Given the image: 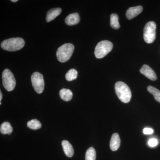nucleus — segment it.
<instances>
[{
    "mask_svg": "<svg viewBox=\"0 0 160 160\" xmlns=\"http://www.w3.org/2000/svg\"><path fill=\"white\" fill-rule=\"evenodd\" d=\"M12 2H18V0H12V1H11Z\"/></svg>",
    "mask_w": 160,
    "mask_h": 160,
    "instance_id": "nucleus-24",
    "label": "nucleus"
},
{
    "mask_svg": "<svg viewBox=\"0 0 160 160\" xmlns=\"http://www.w3.org/2000/svg\"><path fill=\"white\" fill-rule=\"evenodd\" d=\"M96 152L94 148L90 147L87 150L86 154V160H95Z\"/></svg>",
    "mask_w": 160,
    "mask_h": 160,
    "instance_id": "nucleus-20",
    "label": "nucleus"
},
{
    "mask_svg": "<svg viewBox=\"0 0 160 160\" xmlns=\"http://www.w3.org/2000/svg\"><path fill=\"white\" fill-rule=\"evenodd\" d=\"M80 17L78 13H73L69 14L65 19V22L69 26H74L79 22Z\"/></svg>",
    "mask_w": 160,
    "mask_h": 160,
    "instance_id": "nucleus-12",
    "label": "nucleus"
},
{
    "mask_svg": "<svg viewBox=\"0 0 160 160\" xmlns=\"http://www.w3.org/2000/svg\"><path fill=\"white\" fill-rule=\"evenodd\" d=\"M158 144V140L155 138H151L148 141V145L151 147H155Z\"/></svg>",
    "mask_w": 160,
    "mask_h": 160,
    "instance_id": "nucleus-21",
    "label": "nucleus"
},
{
    "mask_svg": "<svg viewBox=\"0 0 160 160\" xmlns=\"http://www.w3.org/2000/svg\"><path fill=\"white\" fill-rule=\"evenodd\" d=\"M62 11V9L59 8L50 9L47 12L46 18V21L49 22L54 20L59 15Z\"/></svg>",
    "mask_w": 160,
    "mask_h": 160,
    "instance_id": "nucleus-13",
    "label": "nucleus"
},
{
    "mask_svg": "<svg viewBox=\"0 0 160 160\" xmlns=\"http://www.w3.org/2000/svg\"><path fill=\"white\" fill-rule=\"evenodd\" d=\"M12 130H13L12 127L10 123L8 122H5L1 124L0 131L2 134H11Z\"/></svg>",
    "mask_w": 160,
    "mask_h": 160,
    "instance_id": "nucleus-15",
    "label": "nucleus"
},
{
    "mask_svg": "<svg viewBox=\"0 0 160 160\" xmlns=\"http://www.w3.org/2000/svg\"><path fill=\"white\" fill-rule=\"evenodd\" d=\"M121 144V140L119 135L117 133H114L112 135L110 142V149L112 151L117 150L119 148Z\"/></svg>",
    "mask_w": 160,
    "mask_h": 160,
    "instance_id": "nucleus-10",
    "label": "nucleus"
},
{
    "mask_svg": "<svg viewBox=\"0 0 160 160\" xmlns=\"http://www.w3.org/2000/svg\"><path fill=\"white\" fill-rule=\"evenodd\" d=\"M156 24L152 21L146 23L144 29V39L148 44H151L156 38Z\"/></svg>",
    "mask_w": 160,
    "mask_h": 160,
    "instance_id": "nucleus-6",
    "label": "nucleus"
},
{
    "mask_svg": "<svg viewBox=\"0 0 160 160\" xmlns=\"http://www.w3.org/2000/svg\"><path fill=\"white\" fill-rule=\"evenodd\" d=\"M27 126L30 129L37 130L41 128L42 124L38 120L32 119L28 122Z\"/></svg>",
    "mask_w": 160,
    "mask_h": 160,
    "instance_id": "nucleus-18",
    "label": "nucleus"
},
{
    "mask_svg": "<svg viewBox=\"0 0 160 160\" xmlns=\"http://www.w3.org/2000/svg\"><path fill=\"white\" fill-rule=\"evenodd\" d=\"M112 47L113 45L110 41L107 40L101 41L98 43L95 49L94 54L96 57L98 59L105 57L111 51Z\"/></svg>",
    "mask_w": 160,
    "mask_h": 160,
    "instance_id": "nucleus-4",
    "label": "nucleus"
},
{
    "mask_svg": "<svg viewBox=\"0 0 160 160\" xmlns=\"http://www.w3.org/2000/svg\"><path fill=\"white\" fill-rule=\"evenodd\" d=\"M3 85L8 91H12L15 87L16 80L14 75L9 69H6L2 74Z\"/></svg>",
    "mask_w": 160,
    "mask_h": 160,
    "instance_id": "nucleus-5",
    "label": "nucleus"
},
{
    "mask_svg": "<svg viewBox=\"0 0 160 160\" xmlns=\"http://www.w3.org/2000/svg\"><path fill=\"white\" fill-rule=\"evenodd\" d=\"M144 134L148 135L152 134L153 132V129L151 128H146L143 130Z\"/></svg>",
    "mask_w": 160,
    "mask_h": 160,
    "instance_id": "nucleus-22",
    "label": "nucleus"
},
{
    "mask_svg": "<svg viewBox=\"0 0 160 160\" xmlns=\"http://www.w3.org/2000/svg\"><path fill=\"white\" fill-rule=\"evenodd\" d=\"M78 77V72L76 69H70L66 73V78L68 81H72L75 80Z\"/></svg>",
    "mask_w": 160,
    "mask_h": 160,
    "instance_id": "nucleus-19",
    "label": "nucleus"
},
{
    "mask_svg": "<svg viewBox=\"0 0 160 160\" xmlns=\"http://www.w3.org/2000/svg\"><path fill=\"white\" fill-rule=\"evenodd\" d=\"M118 20V16L116 13H112L110 16V26L112 29H118L120 28Z\"/></svg>",
    "mask_w": 160,
    "mask_h": 160,
    "instance_id": "nucleus-16",
    "label": "nucleus"
},
{
    "mask_svg": "<svg viewBox=\"0 0 160 160\" xmlns=\"http://www.w3.org/2000/svg\"><path fill=\"white\" fill-rule=\"evenodd\" d=\"M74 46L71 43H66L60 46L57 51V57L61 62H66L70 58L73 51Z\"/></svg>",
    "mask_w": 160,
    "mask_h": 160,
    "instance_id": "nucleus-3",
    "label": "nucleus"
},
{
    "mask_svg": "<svg viewBox=\"0 0 160 160\" xmlns=\"http://www.w3.org/2000/svg\"><path fill=\"white\" fill-rule=\"evenodd\" d=\"M2 98V92H0V102H1Z\"/></svg>",
    "mask_w": 160,
    "mask_h": 160,
    "instance_id": "nucleus-23",
    "label": "nucleus"
},
{
    "mask_svg": "<svg viewBox=\"0 0 160 160\" xmlns=\"http://www.w3.org/2000/svg\"><path fill=\"white\" fill-rule=\"evenodd\" d=\"M59 95L61 99L66 101V102H69L72 99V92L71 90L69 89H62L60 91Z\"/></svg>",
    "mask_w": 160,
    "mask_h": 160,
    "instance_id": "nucleus-14",
    "label": "nucleus"
},
{
    "mask_svg": "<svg viewBox=\"0 0 160 160\" xmlns=\"http://www.w3.org/2000/svg\"><path fill=\"white\" fill-rule=\"evenodd\" d=\"M25 44V41L22 38H15L4 40L1 43V46L4 50L14 52L22 49Z\"/></svg>",
    "mask_w": 160,
    "mask_h": 160,
    "instance_id": "nucleus-2",
    "label": "nucleus"
},
{
    "mask_svg": "<svg viewBox=\"0 0 160 160\" xmlns=\"http://www.w3.org/2000/svg\"><path fill=\"white\" fill-rule=\"evenodd\" d=\"M140 71L142 74L152 81H155L157 79L155 72L148 65H143L140 69Z\"/></svg>",
    "mask_w": 160,
    "mask_h": 160,
    "instance_id": "nucleus-8",
    "label": "nucleus"
},
{
    "mask_svg": "<svg viewBox=\"0 0 160 160\" xmlns=\"http://www.w3.org/2000/svg\"><path fill=\"white\" fill-rule=\"evenodd\" d=\"M31 82L35 91L41 94L44 91L45 87L44 78L42 74L38 72H34L31 76Z\"/></svg>",
    "mask_w": 160,
    "mask_h": 160,
    "instance_id": "nucleus-7",
    "label": "nucleus"
},
{
    "mask_svg": "<svg viewBox=\"0 0 160 160\" xmlns=\"http://www.w3.org/2000/svg\"><path fill=\"white\" fill-rule=\"evenodd\" d=\"M62 144L65 154L69 158L73 156L74 154V149L71 144L66 140H63Z\"/></svg>",
    "mask_w": 160,
    "mask_h": 160,
    "instance_id": "nucleus-11",
    "label": "nucleus"
},
{
    "mask_svg": "<svg viewBox=\"0 0 160 160\" xmlns=\"http://www.w3.org/2000/svg\"><path fill=\"white\" fill-rule=\"evenodd\" d=\"M147 90L154 97L155 99L160 103V91L152 86H149L147 87Z\"/></svg>",
    "mask_w": 160,
    "mask_h": 160,
    "instance_id": "nucleus-17",
    "label": "nucleus"
},
{
    "mask_svg": "<svg viewBox=\"0 0 160 160\" xmlns=\"http://www.w3.org/2000/svg\"><path fill=\"white\" fill-rule=\"evenodd\" d=\"M117 95L123 103L129 102L131 98V90L127 84L122 82H118L115 85Z\"/></svg>",
    "mask_w": 160,
    "mask_h": 160,
    "instance_id": "nucleus-1",
    "label": "nucleus"
},
{
    "mask_svg": "<svg viewBox=\"0 0 160 160\" xmlns=\"http://www.w3.org/2000/svg\"><path fill=\"white\" fill-rule=\"evenodd\" d=\"M143 8L142 6L130 7L127 10L126 13V17L128 19H132L142 12Z\"/></svg>",
    "mask_w": 160,
    "mask_h": 160,
    "instance_id": "nucleus-9",
    "label": "nucleus"
}]
</instances>
